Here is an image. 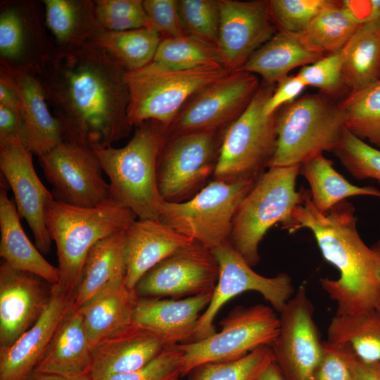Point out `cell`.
Segmentation results:
<instances>
[{
  "instance_id": "3957f363",
  "label": "cell",
  "mask_w": 380,
  "mask_h": 380,
  "mask_svg": "<svg viewBox=\"0 0 380 380\" xmlns=\"http://www.w3.org/2000/svg\"><path fill=\"white\" fill-rule=\"evenodd\" d=\"M136 126L125 146L93 150L110 180V198L138 219L158 220L165 201L158 189L157 163L168 127L153 120Z\"/></svg>"
},
{
  "instance_id": "2e32d148",
  "label": "cell",
  "mask_w": 380,
  "mask_h": 380,
  "mask_svg": "<svg viewBox=\"0 0 380 380\" xmlns=\"http://www.w3.org/2000/svg\"><path fill=\"white\" fill-rule=\"evenodd\" d=\"M219 272L213 251L193 241L151 269L134 289L139 298L193 296L213 292Z\"/></svg>"
},
{
  "instance_id": "4dcf8cb0",
  "label": "cell",
  "mask_w": 380,
  "mask_h": 380,
  "mask_svg": "<svg viewBox=\"0 0 380 380\" xmlns=\"http://www.w3.org/2000/svg\"><path fill=\"white\" fill-rule=\"evenodd\" d=\"M299 175L310 185L311 201L321 213H327L346 198L358 196L380 198L374 186H360L350 182L334 167L332 160L323 153L316 155L300 165Z\"/></svg>"
},
{
  "instance_id": "83f0119b",
  "label": "cell",
  "mask_w": 380,
  "mask_h": 380,
  "mask_svg": "<svg viewBox=\"0 0 380 380\" xmlns=\"http://www.w3.org/2000/svg\"><path fill=\"white\" fill-rule=\"evenodd\" d=\"M323 56L310 50L298 34L278 30L239 70L260 75L262 82L275 84L292 70L311 64Z\"/></svg>"
},
{
  "instance_id": "60d3db41",
  "label": "cell",
  "mask_w": 380,
  "mask_h": 380,
  "mask_svg": "<svg viewBox=\"0 0 380 380\" xmlns=\"http://www.w3.org/2000/svg\"><path fill=\"white\" fill-rule=\"evenodd\" d=\"M94 2L100 30L122 32L149 27L141 0H97Z\"/></svg>"
},
{
  "instance_id": "52a82bcc",
  "label": "cell",
  "mask_w": 380,
  "mask_h": 380,
  "mask_svg": "<svg viewBox=\"0 0 380 380\" xmlns=\"http://www.w3.org/2000/svg\"><path fill=\"white\" fill-rule=\"evenodd\" d=\"M229 72L217 65L175 70L153 62L141 69L127 71L130 125L153 120L169 127L193 96Z\"/></svg>"
},
{
  "instance_id": "816d5d0a",
  "label": "cell",
  "mask_w": 380,
  "mask_h": 380,
  "mask_svg": "<svg viewBox=\"0 0 380 380\" xmlns=\"http://www.w3.org/2000/svg\"><path fill=\"white\" fill-rule=\"evenodd\" d=\"M0 104L20 111V103L17 94L13 88L1 77H0Z\"/></svg>"
},
{
  "instance_id": "6da1fadb",
  "label": "cell",
  "mask_w": 380,
  "mask_h": 380,
  "mask_svg": "<svg viewBox=\"0 0 380 380\" xmlns=\"http://www.w3.org/2000/svg\"><path fill=\"white\" fill-rule=\"evenodd\" d=\"M35 69L65 139L94 149L129 134L127 70L104 49L91 40L62 46Z\"/></svg>"
},
{
  "instance_id": "5b68a950",
  "label": "cell",
  "mask_w": 380,
  "mask_h": 380,
  "mask_svg": "<svg viewBox=\"0 0 380 380\" xmlns=\"http://www.w3.org/2000/svg\"><path fill=\"white\" fill-rule=\"evenodd\" d=\"M300 165L272 167L257 179L234 215L229 243L253 267L260 260L259 245L277 223L287 229L292 213L302 201L296 179Z\"/></svg>"
},
{
  "instance_id": "7bdbcfd3",
  "label": "cell",
  "mask_w": 380,
  "mask_h": 380,
  "mask_svg": "<svg viewBox=\"0 0 380 380\" xmlns=\"http://www.w3.org/2000/svg\"><path fill=\"white\" fill-rule=\"evenodd\" d=\"M306 86L317 88L329 97L346 89L342 74L341 51L324 56L317 61L303 66L297 73Z\"/></svg>"
},
{
  "instance_id": "9c48e42d",
  "label": "cell",
  "mask_w": 380,
  "mask_h": 380,
  "mask_svg": "<svg viewBox=\"0 0 380 380\" xmlns=\"http://www.w3.org/2000/svg\"><path fill=\"white\" fill-rule=\"evenodd\" d=\"M258 179H213L186 201H164L159 220L213 251L229 242L234 215Z\"/></svg>"
},
{
  "instance_id": "cb8c5ba5",
  "label": "cell",
  "mask_w": 380,
  "mask_h": 380,
  "mask_svg": "<svg viewBox=\"0 0 380 380\" xmlns=\"http://www.w3.org/2000/svg\"><path fill=\"white\" fill-rule=\"evenodd\" d=\"M193 242L160 220L136 219L125 230V284L135 289L153 267Z\"/></svg>"
},
{
  "instance_id": "e575fe53",
  "label": "cell",
  "mask_w": 380,
  "mask_h": 380,
  "mask_svg": "<svg viewBox=\"0 0 380 380\" xmlns=\"http://www.w3.org/2000/svg\"><path fill=\"white\" fill-rule=\"evenodd\" d=\"M162 39L151 27L122 32L99 30L91 41L104 49L127 71L141 69L151 63Z\"/></svg>"
},
{
  "instance_id": "bcb514c9",
  "label": "cell",
  "mask_w": 380,
  "mask_h": 380,
  "mask_svg": "<svg viewBox=\"0 0 380 380\" xmlns=\"http://www.w3.org/2000/svg\"><path fill=\"white\" fill-rule=\"evenodd\" d=\"M149 27L165 37L186 35L180 20L177 0L143 1Z\"/></svg>"
},
{
  "instance_id": "7402d4cb",
  "label": "cell",
  "mask_w": 380,
  "mask_h": 380,
  "mask_svg": "<svg viewBox=\"0 0 380 380\" xmlns=\"http://www.w3.org/2000/svg\"><path fill=\"white\" fill-rule=\"evenodd\" d=\"M212 295L210 292L182 299L139 297L132 324L155 334L167 346L191 342Z\"/></svg>"
},
{
  "instance_id": "1f68e13d",
  "label": "cell",
  "mask_w": 380,
  "mask_h": 380,
  "mask_svg": "<svg viewBox=\"0 0 380 380\" xmlns=\"http://www.w3.org/2000/svg\"><path fill=\"white\" fill-rule=\"evenodd\" d=\"M45 22L62 46L91 40L100 30L96 20L94 2L44 0Z\"/></svg>"
},
{
  "instance_id": "db71d44e",
  "label": "cell",
  "mask_w": 380,
  "mask_h": 380,
  "mask_svg": "<svg viewBox=\"0 0 380 380\" xmlns=\"http://www.w3.org/2000/svg\"><path fill=\"white\" fill-rule=\"evenodd\" d=\"M25 380H90L89 376L70 379L60 376L34 372Z\"/></svg>"
},
{
  "instance_id": "277c9868",
  "label": "cell",
  "mask_w": 380,
  "mask_h": 380,
  "mask_svg": "<svg viewBox=\"0 0 380 380\" xmlns=\"http://www.w3.org/2000/svg\"><path fill=\"white\" fill-rule=\"evenodd\" d=\"M45 219L57 251L60 279L56 285L73 297L92 247L126 229L137 217L110 198L95 207L83 208L53 198L46 205Z\"/></svg>"
},
{
  "instance_id": "74e56055",
  "label": "cell",
  "mask_w": 380,
  "mask_h": 380,
  "mask_svg": "<svg viewBox=\"0 0 380 380\" xmlns=\"http://www.w3.org/2000/svg\"><path fill=\"white\" fill-rule=\"evenodd\" d=\"M273 362L271 347L262 346L237 360L201 365L189 380H257Z\"/></svg>"
},
{
  "instance_id": "6f0895ef",
  "label": "cell",
  "mask_w": 380,
  "mask_h": 380,
  "mask_svg": "<svg viewBox=\"0 0 380 380\" xmlns=\"http://www.w3.org/2000/svg\"><path fill=\"white\" fill-rule=\"evenodd\" d=\"M177 380H181V379H177Z\"/></svg>"
},
{
  "instance_id": "8fae6325",
  "label": "cell",
  "mask_w": 380,
  "mask_h": 380,
  "mask_svg": "<svg viewBox=\"0 0 380 380\" xmlns=\"http://www.w3.org/2000/svg\"><path fill=\"white\" fill-rule=\"evenodd\" d=\"M224 131L170 133L160 151L157 181L165 201H186L213 177Z\"/></svg>"
},
{
  "instance_id": "30bf717a",
  "label": "cell",
  "mask_w": 380,
  "mask_h": 380,
  "mask_svg": "<svg viewBox=\"0 0 380 380\" xmlns=\"http://www.w3.org/2000/svg\"><path fill=\"white\" fill-rule=\"evenodd\" d=\"M220 324L219 332L178 345L183 355L182 376L201 365L237 360L260 347L271 346L279 333V317L264 304L237 306Z\"/></svg>"
},
{
  "instance_id": "11a10c76",
  "label": "cell",
  "mask_w": 380,
  "mask_h": 380,
  "mask_svg": "<svg viewBox=\"0 0 380 380\" xmlns=\"http://www.w3.org/2000/svg\"><path fill=\"white\" fill-rule=\"evenodd\" d=\"M372 247L377 252H379L380 253V238L378 239L377 241H376V243H374Z\"/></svg>"
},
{
  "instance_id": "ba28073f",
  "label": "cell",
  "mask_w": 380,
  "mask_h": 380,
  "mask_svg": "<svg viewBox=\"0 0 380 380\" xmlns=\"http://www.w3.org/2000/svg\"><path fill=\"white\" fill-rule=\"evenodd\" d=\"M275 84L262 82L241 115L224 130L213 178L224 181L258 178L277 144L278 112L266 115L264 106Z\"/></svg>"
},
{
  "instance_id": "d4e9b609",
  "label": "cell",
  "mask_w": 380,
  "mask_h": 380,
  "mask_svg": "<svg viewBox=\"0 0 380 380\" xmlns=\"http://www.w3.org/2000/svg\"><path fill=\"white\" fill-rule=\"evenodd\" d=\"M93 346L80 312L72 308L58 327L34 372L70 379L89 376Z\"/></svg>"
},
{
  "instance_id": "681fc988",
  "label": "cell",
  "mask_w": 380,
  "mask_h": 380,
  "mask_svg": "<svg viewBox=\"0 0 380 380\" xmlns=\"http://www.w3.org/2000/svg\"><path fill=\"white\" fill-rule=\"evenodd\" d=\"M330 344L345 360L355 380H380V374L374 365L360 360L346 345Z\"/></svg>"
},
{
  "instance_id": "b9f144b4",
  "label": "cell",
  "mask_w": 380,
  "mask_h": 380,
  "mask_svg": "<svg viewBox=\"0 0 380 380\" xmlns=\"http://www.w3.org/2000/svg\"><path fill=\"white\" fill-rule=\"evenodd\" d=\"M334 0H270V9L278 30L298 34Z\"/></svg>"
},
{
  "instance_id": "44dd1931",
  "label": "cell",
  "mask_w": 380,
  "mask_h": 380,
  "mask_svg": "<svg viewBox=\"0 0 380 380\" xmlns=\"http://www.w3.org/2000/svg\"><path fill=\"white\" fill-rule=\"evenodd\" d=\"M73 297L52 285L50 301L37 322L11 346L0 348V380H25L45 354Z\"/></svg>"
},
{
  "instance_id": "f1b7e54d",
  "label": "cell",
  "mask_w": 380,
  "mask_h": 380,
  "mask_svg": "<svg viewBox=\"0 0 380 380\" xmlns=\"http://www.w3.org/2000/svg\"><path fill=\"white\" fill-rule=\"evenodd\" d=\"M125 230L97 242L89 251L73 296L77 310L112 284L125 279Z\"/></svg>"
},
{
  "instance_id": "ac0fdd59",
  "label": "cell",
  "mask_w": 380,
  "mask_h": 380,
  "mask_svg": "<svg viewBox=\"0 0 380 380\" xmlns=\"http://www.w3.org/2000/svg\"><path fill=\"white\" fill-rule=\"evenodd\" d=\"M0 170L11 189L18 213L27 222L35 246L44 254L49 253L52 240L46 225L45 212L53 196L35 172L32 153L20 139L0 144Z\"/></svg>"
},
{
  "instance_id": "7dc6e473",
  "label": "cell",
  "mask_w": 380,
  "mask_h": 380,
  "mask_svg": "<svg viewBox=\"0 0 380 380\" xmlns=\"http://www.w3.org/2000/svg\"><path fill=\"white\" fill-rule=\"evenodd\" d=\"M306 87L303 80L298 74L285 77L277 83L266 101L264 113L266 115L276 113L280 108L296 101Z\"/></svg>"
},
{
  "instance_id": "603a6c76",
  "label": "cell",
  "mask_w": 380,
  "mask_h": 380,
  "mask_svg": "<svg viewBox=\"0 0 380 380\" xmlns=\"http://www.w3.org/2000/svg\"><path fill=\"white\" fill-rule=\"evenodd\" d=\"M167 346L151 332L133 324L93 348L90 380L110 377L139 369Z\"/></svg>"
},
{
  "instance_id": "ee69618b",
  "label": "cell",
  "mask_w": 380,
  "mask_h": 380,
  "mask_svg": "<svg viewBox=\"0 0 380 380\" xmlns=\"http://www.w3.org/2000/svg\"><path fill=\"white\" fill-rule=\"evenodd\" d=\"M182 356L178 345L170 346L144 367L108 380H177L182 376Z\"/></svg>"
},
{
  "instance_id": "7c38bea8",
  "label": "cell",
  "mask_w": 380,
  "mask_h": 380,
  "mask_svg": "<svg viewBox=\"0 0 380 380\" xmlns=\"http://www.w3.org/2000/svg\"><path fill=\"white\" fill-rule=\"evenodd\" d=\"M213 252L219 264V278L210 302L198 321L193 341L214 334L216 315L227 302L241 293H259L279 312L293 296L294 287L288 274L279 273L272 277L258 274L229 242Z\"/></svg>"
},
{
  "instance_id": "9f6ffc18",
  "label": "cell",
  "mask_w": 380,
  "mask_h": 380,
  "mask_svg": "<svg viewBox=\"0 0 380 380\" xmlns=\"http://www.w3.org/2000/svg\"><path fill=\"white\" fill-rule=\"evenodd\" d=\"M377 371L379 372V374H380V364H378V365H374Z\"/></svg>"
},
{
  "instance_id": "e0dca14e",
  "label": "cell",
  "mask_w": 380,
  "mask_h": 380,
  "mask_svg": "<svg viewBox=\"0 0 380 380\" xmlns=\"http://www.w3.org/2000/svg\"><path fill=\"white\" fill-rule=\"evenodd\" d=\"M220 28L217 47L223 65L239 70L278 29L269 1L218 0Z\"/></svg>"
},
{
  "instance_id": "5bb4252c",
  "label": "cell",
  "mask_w": 380,
  "mask_h": 380,
  "mask_svg": "<svg viewBox=\"0 0 380 380\" xmlns=\"http://www.w3.org/2000/svg\"><path fill=\"white\" fill-rule=\"evenodd\" d=\"M260 85L255 75L229 72L193 96L168 127L169 132L225 130L246 110Z\"/></svg>"
},
{
  "instance_id": "8d00e7d4",
  "label": "cell",
  "mask_w": 380,
  "mask_h": 380,
  "mask_svg": "<svg viewBox=\"0 0 380 380\" xmlns=\"http://www.w3.org/2000/svg\"><path fill=\"white\" fill-rule=\"evenodd\" d=\"M152 62L175 70L210 65L224 67L217 46L188 35L162 38Z\"/></svg>"
},
{
  "instance_id": "7a4b0ae2",
  "label": "cell",
  "mask_w": 380,
  "mask_h": 380,
  "mask_svg": "<svg viewBox=\"0 0 380 380\" xmlns=\"http://www.w3.org/2000/svg\"><path fill=\"white\" fill-rule=\"evenodd\" d=\"M302 201L286 229L310 230L325 260L339 272L336 279L324 278L321 286L336 304V315L380 311V253L368 246L357 228L354 205L344 200L327 213L314 206L308 189L301 186Z\"/></svg>"
},
{
  "instance_id": "484cf974",
  "label": "cell",
  "mask_w": 380,
  "mask_h": 380,
  "mask_svg": "<svg viewBox=\"0 0 380 380\" xmlns=\"http://www.w3.org/2000/svg\"><path fill=\"white\" fill-rule=\"evenodd\" d=\"M15 202L8 195L5 184H0V256L14 269L35 274L51 285L59 282L58 267L42 255L25 233Z\"/></svg>"
},
{
  "instance_id": "4316f807",
  "label": "cell",
  "mask_w": 380,
  "mask_h": 380,
  "mask_svg": "<svg viewBox=\"0 0 380 380\" xmlns=\"http://www.w3.org/2000/svg\"><path fill=\"white\" fill-rule=\"evenodd\" d=\"M138 299L135 289L129 288L124 279L112 284L77 309L93 348L132 324Z\"/></svg>"
},
{
  "instance_id": "ffe728a7",
  "label": "cell",
  "mask_w": 380,
  "mask_h": 380,
  "mask_svg": "<svg viewBox=\"0 0 380 380\" xmlns=\"http://www.w3.org/2000/svg\"><path fill=\"white\" fill-rule=\"evenodd\" d=\"M2 62L0 77L13 88L19 99L22 141L39 157L65 140L63 128L49 109L44 89L34 72L27 67L14 68Z\"/></svg>"
},
{
  "instance_id": "f907efd6",
  "label": "cell",
  "mask_w": 380,
  "mask_h": 380,
  "mask_svg": "<svg viewBox=\"0 0 380 380\" xmlns=\"http://www.w3.org/2000/svg\"><path fill=\"white\" fill-rule=\"evenodd\" d=\"M23 137V123L20 111L0 104V144Z\"/></svg>"
},
{
  "instance_id": "4fadbf2b",
  "label": "cell",
  "mask_w": 380,
  "mask_h": 380,
  "mask_svg": "<svg viewBox=\"0 0 380 380\" xmlns=\"http://www.w3.org/2000/svg\"><path fill=\"white\" fill-rule=\"evenodd\" d=\"M279 313V333L270 347L284 380H314L324 355V341L305 286L298 288Z\"/></svg>"
},
{
  "instance_id": "836d02e7",
  "label": "cell",
  "mask_w": 380,
  "mask_h": 380,
  "mask_svg": "<svg viewBox=\"0 0 380 380\" xmlns=\"http://www.w3.org/2000/svg\"><path fill=\"white\" fill-rule=\"evenodd\" d=\"M361 25L342 1H337L298 34L310 50L325 56L341 51Z\"/></svg>"
},
{
  "instance_id": "f546056e",
  "label": "cell",
  "mask_w": 380,
  "mask_h": 380,
  "mask_svg": "<svg viewBox=\"0 0 380 380\" xmlns=\"http://www.w3.org/2000/svg\"><path fill=\"white\" fill-rule=\"evenodd\" d=\"M346 89L360 90L380 80V20L362 24L341 51Z\"/></svg>"
},
{
  "instance_id": "d6a6232c",
  "label": "cell",
  "mask_w": 380,
  "mask_h": 380,
  "mask_svg": "<svg viewBox=\"0 0 380 380\" xmlns=\"http://www.w3.org/2000/svg\"><path fill=\"white\" fill-rule=\"evenodd\" d=\"M327 336V342L348 346L362 362L380 364V311L335 315L329 324Z\"/></svg>"
},
{
  "instance_id": "c3c4849f",
  "label": "cell",
  "mask_w": 380,
  "mask_h": 380,
  "mask_svg": "<svg viewBox=\"0 0 380 380\" xmlns=\"http://www.w3.org/2000/svg\"><path fill=\"white\" fill-rule=\"evenodd\" d=\"M324 355L314 380H355L348 365L327 341H324Z\"/></svg>"
},
{
  "instance_id": "d590c367",
  "label": "cell",
  "mask_w": 380,
  "mask_h": 380,
  "mask_svg": "<svg viewBox=\"0 0 380 380\" xmlns=\"http://www.w3.org/2000/svg\"><path fill=\"white\" fill-rule=\"evenodd\" d=\"M339 104L346 129L380 149V80L350 92Z\"/></svg>"
},
{
  "instance_id": "f6af8a7d",
  "label": "cell",
  "mask_w": 380,
  "mask_h": 380,
  "mask_svg": "<svg viewBox=\"0 0 380 380\" xmlns=\"http://www.w3.org/2000/svg\"><path fill=\"white\" fill-rule=\"evenodd\" d=\"M23 18L14 8H6L0 15V53L2 61H15L24 53L26 30Z\"/></svg>"
},
{
  "instance_id": "8992f818",
  "label": "cell",
  "mask_w": 380,
  "mask_h": 380,
  "mask_svg": "<svg viewBox=\"0 0 380 380\" xmlns=\"http://www.w3.org/2000/svg\"><path fill=\"white\" fill-rule=\"evenodd\" d=\"M346 129L339 103L322 93L300 96L279 110L276 148L269 167L300 165L333 151Z\"/></svg>"
},
{
  "instance_id": "d6986e66",
  "label": "cell",
  "mask_w": 380,
  "mask_h": 380,
  "mask_svg": "<svg viewBox=\"0 0 380 380\" xmlns=\"http://www.w3.org/2000/svg\"><path fill=\"white\" fill-rule=\"evenodd\" d=\"M52 285L39 277L0 265V348L32 327L47 307Z\"/></svg>"
},
{
  "instance_id": "f35d334b",
  "label": "cell",
  "mask_w": 380,
  "mask_h": 380,
  "mask_svg": "<svg viewBox=\"0 0 380 380\" xmlns=\"http://www.w3.org/2000/svg\"><path fill=\"white\" fill-rule=\"evenodd\" d=\"M332 152L355 179H372L380 182V149L357 137L346 129Z\"/></svg>"
},
{
  "instance_id": "9a60e30c",
  "label": "cell",
  "mask_w": 380,
  "mask_h": 380,
  "mask_svg": "<svg viewBox=\"0 0 380 380\" xmlns=\"http://www.w3.org/2000/svg\"><path fill=\"white\" fill-rule=\"evenodd\" d=\"M47 180L61 200L91 208L110 199V186L94 151L80 143L65 139L39 157Z\"/></svg>"
},
{
  "instance_id": "f5cc1de1",
  "label": "cell",
  "mask_w": 380,
  "mask_h": 380,
  "mask_svg": "<svg viewBox=\"0 0 380 380\" xmlns=\"http://www.w3.org/2000/svg\"><path fill=\"white\" fill-rule=\"evenodd\" d=\"M257 380H284V378L278 366L275 362H273L265 369Z\"/></svg>"
},
{
  "instance_id": "ab89813d",
  "label": "cell",
  "mask_w": 380,
  "mask_h": 380,
  "mask_svg": "<svg viewBox=\"0 0 380 380\" xmlns=\"http://www.w3.org/2000/svg\"><path fill=\"white\" fill-rule=\"evenodd\" d=\"M178 10L186 35L217 46L218 0H179Z\"/></svg>"
}]
</instances>
